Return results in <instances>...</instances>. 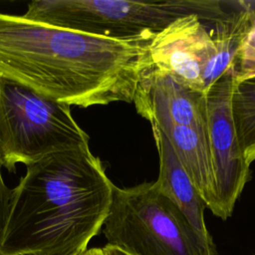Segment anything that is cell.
<instances>
[{
    "instance_id": "6da1fadb",
    "label": "cell",
    "mask_w": 255,
    "mask_h": 255,
    "mask_svg": "<svg viewBox=\"0 0 255 255\" xmlns=\"http://www.w3.org/2000/svg\"><path fill=\"white\" fill-rule=\"evenodd\" d=\"M151 39L94 36L0 13V78L69 106L131 104L152 70Z\"/></svg>"
},
{
    "instance_id": "7a4b0ae2",
    "label": "cell",
    "mask_w": 255,
    "mask_h": 255,
    "mask_svg": "<svg viewBox=\"0 0 255 255\" xmlns=\"http://www.w3.org/2000/svg\"><path fill=\"white\" fill-rule=\"evenodd\" d=\"M114 187L90 145L27 165L12 189L0 255H81L103 228Z\"/></svg>"
},
{
    "instance_id": "3957f363",
    "label": "cell",
    "mask_w": 255,
    "mask_h": 255,
    "mask_svg": "<svg viewBox=\"0 0 255 255\" xmlns=\"http://www.w3.org/2000/svg\"><path fill=\"white\" fill-rule=\"evenodd\" d=\"M216 0H35L25 19L113 39L153 38L174 20L195 14L212 26L229 10Z\"/></svg>"
},
{
    "instance_id": "277c9868",
    "label": "cell",
    "mask_w": 255,
    "mask_h": 255,
    "mask_svg": "<svg viewBox=\"0 0 255 255\" xmlns=\"http://www.w3.org/2000/svg\"><path fill=\"white\" fill-rule=\"evenodd\" d=\"M71 106L0 78V163L13 172L42 157L89 145Z\"/></svg>"
},
{
    "instance_id": "5b68a950",
    "label": "cell",
    "mask_w": 255,
    "mask_h": 255,
    "mask_svg": "<svg viewBox=\"0 0 255 255\" xmlns=\"http://www.w3.org/2000/svg\"><path fill=\"white\" fill-rule=\"evenodd\" d=\"M103 233L107 245L129 255H203L186 218L155 181L115 185Z\"/></svg>"
},
{
    "instance_id": "8992f818",
    "label": "cell",
    "mask_w": 255,
    "mask_h": 255,
    "mask_svg": "<svg viewBox=\"0 0 255 255\" xmlns=\"http://www.w3.org/2000/svg\"><path fill=\"white\" fill-rule=\"evenodd\" d=\"M234 82L229 68L204 93L208 144L222 220L231 216L251 173L239 145L232 118Z\"/></svg>"
},
{
    "instance_id": "52a82bcc",
    "label": "cell",
    "mask_w": 255,
    "mask_h": 255,
    "mask_svg": "<svg viewBox=\"0 0 255 255\" xmlns=\"http://www.w3.org/2000/svg\"><path fill=\"white\" fill-rule=\"evenodd\" d=\"M212 28L195 14L174 20L149 42L152 69L204 94V74L216 54Z\"/></svg>"
},
{
    "instance_id": "ba28073f",
    "label": "cell",
    "mask_w": 255,
    "mask_h": 255,
    "mask_svg": "<svg viewBox=\"0 0 255 255\" xmlns=\"http://www.w3.org/2000/svg\"><path fill=\"white\" fill-rule=\"evenodd\" d=\"M132 104L147 121L162 118L207 134L204 94L180 85L167 74L152 69L140 84Z\"/></svg>"
},
{
    "instance_id": "9c48e42d",
    "label": "cell",
    "mask_w": 255,
    "mask_h": 255,
    "mask_svg": "<svg viewBox=\"0 0 255 255\" xmlns=\"http://www.w3.org/2000/svg\"><path fill=\"white\" fill-rule=\"evenodd\" d=\"M159 156V173L155 181L160 192L171 200L184 215L195 233L203 255H216L215 245L205 220V203L176 156L165 134L150 124Z\"/></svg>"
},
{
    "instance_id": "30bf717a",
    "label": "cell",
    "mask_w": 255,
    "mask_h": 255,
    "mask_svg": "<svg viewBox=\"0 0 255 255\" xmlns=\"http://www.w3.org/2000/svg\"><path fill=\"white\" fill-rule=\"evenodd\" d=\"M148 122L155 125L165 134L205 206L215 216L221 218L207 134L162 118L151 119Z\"/></svg>"
},
{
    "instance_id": "8fae6325",
    "label": "cell",
    "mask_w": 255,
    "mask_h": 255,
    "mask_svg": "<svg viewBox=\"0 0 255 255\" xmlns=\"http://www.w3.org/2000/svg\"><path fill=\"white\" fill-rule=\"evenodd\" d=\"M252 10V7L241 2L240 7L232 8L223 18L214 23L211 34L216 54L204 74L205 92L230 68L246 33Z\"/></svg>"
},
{
    "instance_id": "7c38bea8",
    "label": "cell",
    "mask_w": 255,
    "mask_h": 255,
    "mask_svg": "<svg viewBox=\"0 0 255 255\" xmlns=\"http://www.w3.org/2000/svg\"><path fill=\"white\" fill-rule=\"evenodd\" d=\"M231 112L239 145L250 165L255 160V77L234 82Z\"/></svg>"
},
{
    "instance_id": "4fadbf2b",
    "label": "cell",
    "mask_w": 255,
    "mask_h": 255,
    "mask_svg": "<svg viewBox=\"0 0 255 255\" xmlns=\"http://www.w3.org/2000/svg\"><path fill=\"white\" fill-rule=\"evenodd\" d=\"M230 69L235 83L255 77V10L250 14L249 24L241 44L233 58Z\"/></svg>"
},
{
    "instance_id": "5bb4252c",
    "label": "cell",
    "mask_w": 255,
    "mask_h": 255,
    "mask_svg": "<svg viewBox=\"0 0 255 255\" xmlns=\"http://www.w3.org/2000/svg\"><path fill=\"white\" fill-rule=\"evenodd\" d=\"M1 168H2V165L0 163V240L3 236L7 219L9 216L11 196H12V189L6 185L2 177Z\"/></svg>"
},
{
    "instance_id": "9a60e30c",
    "label": "cell",
    "mask_w": 255,
    "mask_h": 255,
    "mask_svg": "<svg viewBox=\"0 0 255 255\" xmlns=\"http://www.w3.org/2000/svg\"><path fill=\"white\" fill-rule=\"evenodd\" d=\"M103 248V251H104V254L105 255H129L114 246H110V245H105Z\"/></svg>"
},
{
    "instance_id": "2e32d148",
    "label": "cell",
    "mask_w": 255,
    "mask_h": 255,
    "mask_svg": "<svg viewBox=\"0 0 255 255\" xmlns=\"http://www.w3.org/2000/svg\"><path fill=\"white\" fill-rule=\"evenodd\" d=\"M81 255H105L103 248L101 247H94V248H88L84 253Z\"/></svg>"
}]
</instances>
